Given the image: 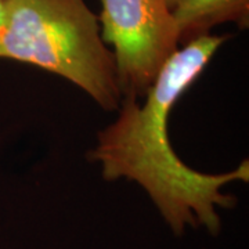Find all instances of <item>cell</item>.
<instances>
[{"instance_id":"1","label":"cell","mask_w":249,"mask_h":249,"mask_svg":"<svg viewBox=\"0 0 249 249\" xmlns=\"http://www.w3.org/2000/svg\"><path fill=\"white\" fill-rule=\"evenodd\" d=\"M227 37L206 35L180 46L142 104L137 98H122L116 119L98 133L89 152L106 180L126 178L142 187L175 234H183L188 226H202L216 235L222 227L217 208L231 209L235 204L223 187L249 180L248 160L217 175L193 169L172 148L168 132L173 106L202 75Z\"/></svg>"},{"instance_id":"2","label":"cell","mask_w":249,"mask_h":249,"mask_svg":"<svg viewBox=\"0 0 249 249\" xmlns=\"http://www.w3.org/2000/svg\"><path fill=\"white\" fill-rule=\"evenodd\" d=\"M0 58L70 80L106 111L121 106L114 54L85 0H3Z\"/></svg>"},{"instance_id":"3","label":"cell","mask_w":249,"mask_h":249,"mask_svg":"<svg viewBox=\"0 0 249 249\" xmlns=\"http://www.w3.org/2000/svg\"><path fill=\"white\" fill-rule=\"evenodd\" d=\"M101 37L112 46L124 97H144L163 65L180 49L166 0H101Z\"/></svg>"},{"instance_id":"4","label":"cell","mask_w":249,"mask_h":249,"mask_svg":"<svg viewBox=\"0 0 249 249\" xmlns=\"http://www.w3.org/2000/svg\"><path fill=\"white\" fill-rule=\"evenodd\" d=\"M180 46L201 36L211 35L222 24L249 27V0H183L173 10Z\"/></svg>"},{"instance_id":"5","label":"cell","mask_w":249,"mask_h":249,"mask_svg":"<svg viewBox=\"0 0 249 249\" xmlns=\"http://www.w3.org/2000/svg\"><path fill=\"white\" fill-rule=\"evenodd\" d=\"M181 1H183V0H166V4H168V6H169V9L173 11V10L176 9Z\"/></svg>"},{"instance_id":"6","label":"cell","mask_w":249,"mask_h":249,"mask_svg":"<svg viewBox=\"0 0 249 249\" xmlns=\"http://www.w3.org/2000/svg\"><path fill=\"white\" fill-rule=\"evenodd\" d=\"M1 22H3V0H0V28H1Z\"/></svg>"}]
</instances>
